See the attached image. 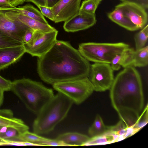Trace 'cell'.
I'll return each instance as SVG.
<instances>
[{"mask_svg": "<svg viewBox=\"0 0 148 148\" xmlns=\"http://www.w3.org/2000/svg\"><path fill=\"white\" fill-rule=\"evenodd\" d=\"M90 66L69 42L57 40L47 53L38 58L37 71L43 81L52 85L88 77Z\"/></svg>", "mask_w": 148, "mask_h": 148, "instance_id": "1", "label": "cell"}, {"mask_svg": "<svg viewBox=\"0 0 148 148\" xmlns=\"http://www.w3.org/2000/svg\"><path fill=\"white\" fill-rule=\"evenodd\" d=\"M110 95L118 115L132 112L139 116L144 106V95L141 77L135 67H125L117 75L110 88Z\"/></svg>", "mask_w": 148, "mask_h": 148, "instance_id": "2", "label": "cell"}, {"mask_svg": "<svg viewBox=\"0 0 148 148\" xmlns=\"http://www.w3.org/2000/svg\"><path fill=\"white\" fill-rule=\"evenodd\" d=\"M73 102L58 92L37 114L33 125V132L39 135L52 131L67 116Z\"/></svg>", "mask_w": 148, "mask_h": 148, "instance_id": "3", "label": "cell"}, {"mask_svg": "<svg viewBox=\"0 0 148 148\" xmlns=\"http://www.w3.org/2000/svg\"><path fill=\"white\" fill-rule=\"evenodd\" d=\"M11 90L36 115L54 95L52 89L41 83L24 78L12 82Z\"/></svg>", "mask_w": 148, "mask_h": 148, "instance_id": "4", "label": "cell"}, {"mask_svg": "<svg viewBox=\"0 0 148 148\" xmlns=\"http://www.w3.org/2000/svg\"><path fill=\"white\" fill-rule=\"evenodd\" d=\"M129 47V45L122 42H88L80 44L78 50L89 61L110 64L116 55L121 53Z\"/></svg>", "mask_w": 148, "mask_h": 148, "instance_id": "5", "label": "cell"}, {"mask_svg": "<svg viewBox=\"0 0 148 148\" xmlns=\"http://www.w3.org/2000/svg\"><path fill=\"white\" fill-rule=\"evenodd\" d=\"M112 16L113 22L130 31L142 29L147 24L148 16L145 9L135 4L123 3Z\"/></svg>", "mask_w": 148, "mask_h": 148, "instance_id": "6", "label": "cell"}, {"mask_svg": "<svg viewBox=\"0 0 148 148\" xmlns=\"http://www.w3.org/2000/svg\"><path fill=\"white\" fill-rule=\"evenodd\" d=\"M52 86L77 105L83 102L94 91L88 77L56 83Z\"/></svg>", "mask_w": 148, "mask_h": 148, "instance_id": "7", "label": "cell"}, {"mask_svg": "<svg viewBox=\"0 0 148 148\" xmlns=\"http://www.w3.org/2000/svg\"><path fill=\"white\" fill-rule=\"evenodd\" d=\"M58 31L55 30L49 32L34 31L33 37L29 42L23 46L25 52L33 56L41 57L47 53L57 40Z\"/></svg>", "mask_w": 148, "mask_h": 148, "instance_id": "8", "label": "cell"}, {"mask_svg": "<svg viewBox=\"0 0 148 148\" xmlns=\"http://www.w3.org/2000/svg\"><path fill=\"white\" fill-rule=\"evenodd\" d=\"M94 90L103 92L110 89L114 77L110 64L94 63L91 65L88 77Z\"/></svg>", "mask_w": 148, "mask_h": 148, "instance_id": "9", "label": "cell"}, {"mask_svg": "<svg viewBox=\"0 0 148 148\" xmlns=\"http://www.w3.org/2000/svg\"><path fill=\"white\" fill-rule=\"evenodd\" d=\"M81 0H60L51 10L55 23L65 21L76 14L80 8Z\"/></svg>", "mask_w": 148, "mask_h": 148, "instance_id": "10", "label": "cell"}, {"mask_svg": "<svg viewBox=\"0 0 148 148\" xmlns=\"http://www.w3.org/2000/svg\"><path fill=\"white\" fill-rule=\"evenodd\" d=\"M95 14H88L79 10L71 18L64 22L63 28L67 32H75L88 29L96 22Z\"/></svg>", "mask_w": 148, "mask_h": 148, "instance_id": "11", "label": "cell"}, {"mask_svg": "<svg viewBox=\"0 0 148 148\" xmlns=\"http://www.w3.org/2000/svg\"><path fill=\"white\" fill-rule=\"evenodd\" d=\"M0 30L14 39L23 43V37L26 31L30 28L20 22L10 18L2 11H0Z\"/></svg>", "mask_w": 148, "mask_h": 148, "instance_id": "12", "label": "cell"}, {"mask_svg": "<svg viewBox=\"0 0 148 148\" xmlns=\"http://www.w3.org/2000/svg\"><path fill=\"white\" fill-rule=\"evenodd\" d=\"M4 12L6 15L10 18L20 22L34 31L39 30L47 32L56 30L49 24L42 23L19 12L14 11H8Z\"/></svg>", "mask_w": 148, "mask_h": 148, "instance_id": "13", "label": "cell"}, {"mask_svg": "<svg viewBox=\"0 0 148 148\" xmlns=\"http://www.w3.org/2000/svg\"><path fill=\"white\" fill-rule=\"evenodd\" d=\"M25 52L23 45L0 48V70L18 61Z\"/></svg>", "mask_w": 148, "mask_h": 148, "instance_id": "14", "label": "cell"}, {"mask_svg": "<svg viewBox=\"0 0 148 148\" xmlns=\"http://www.w3.org/2000/svg\"><path fill=\"white\" fill-rule=\"evenodd\" d=\"M13 115L10 110H0V126L14 128L20 134L28 131V126L21 119L14 118Z\"/></svg>", "mask_w": 148, "mask_h": 148, "instance_id": "15", "label": "cell"}, {"mask_svg": "<svg viewBox=\"0 0 148 148\" xmlns=\"http://www.w3.org/2000/svg\"><path fill=\"white\" fill-rule=\"evenodd\" d=\"M10 142H26L36 144V146H52L54 140L45 138L28 131L20 134L16 137L9 139Z\"/></svg>", "mask_w": 148, "mask_h": 148, "instance_id": "16", "label": "cell"}, {"mask_svg": "<svg viewBox=\"0 0 148 148\" xmlns=\"http://www.w3.org/2000/svg\"><path fill=\"white\" fill-rule=\"evenodd\" d=\"M90 138L77 132H68L59 135L56 138L66 146H83Z\"/></svg>", "mask_w": 148, "mask_h": 148, "instance_id": "17", "label": "cell"}, {"mask_svg": "<svg viewBox=\"0 0 148 148\" xmlns=\"http://www.w3.org/2000/svg\"><path fill=\"white\" fill-rule=\"evenodd\" d=\"M148 63V46L147 45L138 50L132 48L130 56L129 66L143 67Z\"/></svg>", "mask_w": 148, "mask_h": 148, "instance_id": "18", "label": "cell"}, {"mask_svg": "<svg viewBox=\"0 0 148 148\" xmlns=\"http://www.w3.org/2000/svg\"><path fill=\"white\" fill-rule=\"evenodd\" d=\"M10 11L16 12L42 23L48 24L41 12L30 5H26L22 7L16 8Z\"/></svg>", "mask_w": 148, "mask_h": 148, "instance_id": "19", "label": "cell"}, {"mask_svg": "<svg viewBox=\"0 0 148 148\" xmlns=\"http://www.w3.org/2000/svg\"><path fill=\"white\" fill-rule=\"evenodd\" d=\"M108 126L104 124L100 116L97 114L95 120L88 130V133L91 137L103 134L108 132Z\"/></svg>", "mask_w": 148, "mask_h": 148, "instance_id": "20", "label": "cell"}, {"mask_svg": "<svg viewBox=\"0 0 148 148\" xmlns=\"http://www.w3.org/2000/svg\"><path fill=\"white\" fill-rule=\"evenodd\" d=\"M118 137L106 133L103 134L90 138L83 146H90L109 144L115 142Z\"/></svg>", "mask_w": 148, "mask_h": 148, "instance_id": "21", "label": "cell"}, {"mask_svg": "<svg viewBox=\"0 0 148 148\" xmlns=\"http://www.w3.org/2000/svg\"><path fill=\"white\" fill-rule=\"evenodd\" d=\"M148 37V25L147 24L134 36L136 50L140 49L145 46Z\"/></svg>", "mask_w": 148, "mask_h": 148, "instance_id": "22", "label": "cell"}, {"mask_svg": "<svg viewBox=\"0 0 148 148\" xmlns=\"http://www.w3.org/2000/svg\"><path fill=\"white\" fill-rule=\"evenodd\" d=\"M23 43L16 40L0 30V48L23 45Z\"/></svg>", "mask_w": 148, "mask_h": 148, "instance_id": "23", "label": "cell"}, {"mask_svg": "<svg viewBox=\"0 0 148 148\" xmlns=\"http://www.w3.org/2000/svg\"><path fill=\"white\" fill-rule=\"evenodd\" d=\"M99 3L94 0H85L82 2L79 10L84 12L95 14Z\"/></svg>", "mask_w": 148, "mask_h": 148, "instance_id": "24", "label": "cell"}, {"mask_svg": "<svg viewBox=\"0 0 148 148\" xmlns=\"http://www.w3.org/2000/svg\"><path fill=\"white\" fill-rule=\"evenodd\" d=\"M148 122V105L140 116L135 124L133 127L134 133H136L146 125Z\"/></svg>", "mask_w": 148, "mask_h": 148, "instance_id": "25", "label": "cell"}, {"mask_svg": "<svg viewBox=\"0 0 148 148\" xmlns=\"http://www.w3.org/2000/svg\"><path fill=\"white\" fill-rule=\"evenodd\" d=\"M60 0H25V1L31 2L36 5L51 8Z\"/></svg>", "mask_w": 148, "mask_h": 148, "instance_id": "26", "label": "cell"}, {"mask_svg": "<svg viewBox=\"0 0 148 148\" xmlns=\"http://www.w3.org/2000/svg\"><path fill=\"white\" fill-rule=\"evenodd\" d=\"M20 134L16 129L10 127H7L5 132L0 133V138L2 139L7 140L18 137Z\"/></svg>", "mask_w": 148, "mask_h": 148, "instance_id": "27", "label": "cell"}, {"mask_svg": "<svg viewBox=\"0 0 148 148\" xmlns=\"http://www.w3.org/2000/svg\"><path fill=\"white\" fill-rule=\"evenodd\" d=\"M123 3L135 4L145 9L148 7V0H120Z\"/></svg>", "mask_w": 148, "mask_h": 148, "instance_id": "28", "label": "cell"}, {"mask_svg": "<svg viewBox=\"0 0 148 148\" xmlns=\"http://www.w3.org/2000/svg\"><path fill=\"white\" fill-rule=\"evenodd\" d=\"M38 7L40 9L41 13L43 16H45L53 21L54 16L51 8L40 6H38Z\"/></svg>", "mask_w": 148, "mask_h": 148, "instance_id": "29", "label": "cell"}, {"mask_svg": "<svg viewBox=\"0 0 148 148\" xmlns=\"http://www.w3.org/2000/svg\"><path fill=\"white\" fill-rule=\"evenodd\" d=\"M12 82L0 75V89L4 91L11 90Z\"/></svg>", "mask_w": 148, "mask_h": 148, "instance_id": "30", "label": "cell"}, {"mask_svg": "<svg viewBox=\"0 0 148 148\" xmlns=\"http://www.w3.org/2000/svg\"><path fill=\"white\" fill-rule=\"evenodd\" d=\"M16 8L11 5L8 0H0V11L4 12L10 11Z\"/></svg>", "mask_w": 148, "mask_h": 148, "instance_id": "31", "label": "cell"}, {"mask_svg": "<svg viewBox=\"0 0 148 148\" xmlns=\"http://www.w3.org/2000/svg\"><path fill=\"white\" fill-rule=\"evenodd\" d=\"M34 32V30L30 28L26 31L23 38V44L28 43L30 41L33 37Z\"/></svg>", "mask_w": 148, "mask_h": 148, "instance_id": "32", "label": "cell"}, {"mask_svg": "<svg viewBox=\"0 0 148 148\" xmlns=\"http://www.w3.org/2000/svg\"><path fill=\"white\" fill-rule=\"evenodd\" d=\"M25 1V0H8L11 5L14 7H16L18 5L23 4Z\"/></svg>", "mask_w": 148, "mask_h": 148, "instance_id": "33", "label": "cell"}, {"mask_svg": "<svg viewBox=\"0 0 148 148\" xmlns=\"http://www.w3.org/2000/svg\"><path fill=\"white\" fill-rule=\"evenodd\" d=\"M4 91L0 89V107L2 105L4 99Z\"/></svg>", "mask_w": 148, "mask_h": 148, "instance_id": "34", "label": "cell"}, {"mask_svg": "<svg viewBox=\"0 0 148 148\" xmlns=\"http://www.w3.org/2000/svg\"><path fill=\"white\" fill-rule=\"evenodd\" d=\"M8 142L5 140L2 139L0 138V145H6Z\"/></svg>", "mask_w": 148, "mask_h": 148, "instance_id": "35", "label": "cell"}, {"mask_svg": "<svg viewBox=\"0 0 148 148\" xmlns=\"http://www.w3.org/2000/svg\"><path fill=\"white\" fill-rule=\"evenodd\" d=\"M95 1H97V2L99 3H100V1L102 0H94Z\"/></svg>", "mask_w": 148, "mask_h": 148, "instance_id": "36", "label": "cell"}, {"mask_svg": "<svg viewBox=\"0 0 148 148\" xmlns=\"http://www.w3.org/2000/svg\"><path fill=\"white\" fill-rule=\"evenodd\" d=\"M3 127V126H0V130L1 128Z\"/></svg>", "mask_w": 148, "mask_h": 148, "instance_id": "37", "label": "cell"}, {"mask_svg": "<svg viewBox=\"0 0 148 148\" xmlns=\"http://www.w3.org/2000/svg\"></svg>", "mask_w": 148, "mask_h": 148, "instance_id": "38", "label": "cell"}]
</instances>
